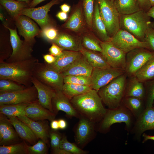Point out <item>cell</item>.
Masks as SVG:
<instances>
[{
    "label": "cell",
    "mask_w": 154,
    "mask_h": 154,
    "mask_svg": "<svg viewBox=\"0 0 154 154\" xmlns=\"http://www.w3.org/2000/svg\"><path fill=\"white\" fill-rule=\"evenodd\" d=\"M56 16L61 21H65L68 18L67 13L62 11L58 13Z\"/></svg>",
    "instance_id": "cell-51"
},
{
    "label": "cell",
    "mask_w": 154,
    "mask_h": 154,
    "mask_svg": "<svg viewBox=\"0 0 154 154\" xmlns=\"http://www.w3.org/2000/svg\"><path fill=\"white\" fill-rule=\"evenodd\" d=\"M93 67L82 55L60 74L62 76L81 75L90 77Z\"/></svg>",
    "instance_id": "cell-24"
},
{
    "label": "cell",
    "mask_w": 154,
    "mask_h": 154,
    "mask_svg": "<svg viewBox=\"0 0 154 154\" xmlns=\"http://www.w3.org/2000/svg\"><path fill=\"white\" fill-rule=\"evenodd\" d=\"M33 76L42 84L55 90L62 91L64 84L63 77L60 73L49 67L44 62H39L35 65Z\"/></svg>",
    "instance_id": "cell-7"
},
{
    "label": "cell",
    "mask_w": 154,
    "mask_h": 154,
    "mask_svg": "<svg viewBox=\"0 0 154 154\" xmlns=\"http://www.w3.org/2000/svg\"><path fill=\"white\" fill-rule=\"evenodd\" d=\"M6 27L10 32V40L13 51L10 56L5 62L12 63L27 60L32 57L31 44L26 42H23L20 39L16 29Z\"/></svg>",
    "instance_id": "cell-11"
},
{
    "label": "cell",
    "mask_w": 154,
    "mask_h": 154,
    "mask_svg": "<svg viewBox=\"0 0 154 154\" xmlns=\"http://www.w3.org/2000/svg\"><path fill=\"white\" fill-rule=\"evenodd\" d=\"M38 100L35 86L10 92H0V104L31 103Z\"/></svg>",
    "instance_id": "cell-10"
},
{
    "label": "cell",
    "mask_w": 154,
    "mask_h": 154,
    "mask_svg": "<svg viewBox=\"0 0 154 154\" xmlns=\"http://www.w3.org/2000/svg\"><path fill=\"white\" fill-rule=\"evenodd\" d=\"M41 34L46 39L52 42L56 38L58 35L56 29L50 25L42 29Z\"/></svg>",
    "instance_id": "cell-46"
},
{
    "label": "cell",
    "mask_w": 154,
    "mask_h": 154,
    "mask_svg": "<svg viewBox=\"0 0 154 154\" xmlns=\"http://www.w3.org/2000/svg\"><path fill=\"white\" fill-rule=\"evenodd\" d=\"M32 83L35 87L38 94V100L40 104L44 108L53 112L52 101L56 90L45 85L33 77Z\"/></svg>",
    "instance_id": "cell-22"
},
{
    "label": "cell",
    "mask_w": 154,
    "mask_h": 154,
    "mask_svg": "<svg viewBox=\"0 0 154 154\" xmlns=\"http://www.w3.org/2000/svg\"><path fill=\"white\" fill-rule=\"evenodd\" d=\"M29 104L22 103L0 104V113L3 114L8 117H18L26 116L25 109Z\"/></svg>",
    "instance_id": "cell-32"
},
{
    "label": "cell",
    "mask_w": 154,
    "mask_h": 154,
    "mask_svg": "<svg viewBox=\"0 0 154 154\" xmlns=\"http://www.w3.org/2000/svg\"><path fill=\"white\" fill-rule=\"evenodd\" d=\"M148 1L151 7L154 6V0H148Z\"/></svg>",
    "instance_id": "cell-58"
},
{
    "label": "cell",
    "mask_w": 154,
    "mask_h": 154,
    "mask_svg": "<svg viewBox=\"0 0 154 154\" xmlns=\"http://www.w3.org/2000/svg\"><path fill=\"white\" fill-rule=\"evenodd\" d=\"M82 46L84 48L91 51L101 52L100 45L102 42L99 39L89 35H85L81 38Z\"/></svg>",
    "instance_id": "cell-38"
},
{
    "label": "cell",
    "mask_w": 154,
    "mask_h": 154,
    "mask_svg": "<svg viewBox=\"0 0 154 154\" xmlns=\"http://www.w3.org/2000/svg\"><path fill=\"white\" fill-rule=\"evenodd\" d=\"M153 107L154 108V103L153 104Z\"/></svg>",
    "instance_id": "cell-60"
},
{
    "label": "cell",
    "mask_w": 154,
    "mask_h": 154,
    "mask_svg": "<svg viewBox=\"0 0 154 154\" xmlns=\"http://www.w3.org/2000/svg\"><path fill=\"white\" fill-rule=\"evenodd\" d=\"M60 147L70 154H86L88 153L82 149L75 144L69 142L65 135L62 136Z\"/></svg>",
    "instance_id": "cell-42"
},
{
    "label": "cell",
    "mask_w": 154,
    "mask_h": 154,
    "mask_svg": "<svg viewBox=\"0 0 154 154\" xmlns=\"http://www.w3.org/2000/svg\"><path fill=\"white\" fill-rule=\"evenodd\" d=\"M142 137H143V140L142 141L143 143L148 140L154 141V135H149L145 133H143L142 135Z\"/></svg>",
    "instance_id": "cell-55"
},
{
    "label": "cell",
    "mask_w": 154,
    "mask_h": 154,
    "mask_svg": "<svg viewBox=\"0 0 154 154\" xmlns=\"http://www.w3.org/2000/svg\"><path fill=\"white\" fill-rule=\"evenodd\" d=\"M148 15L154 19V6H152L147 12Z\"/></svg>",
    "instance_id": "cell-57"
},
{
    "label": "cell",
    "mask_w": 154,
    "mask_h": 154,
    "mask_svg": "<svg viewBox=\"0 0 154 154\" xmlns=\"http://www.w3.org/2000/svg\"><path fill=\"white\" fill-rule=\"evenodd\" d=\"M17 0L18 1H23V2H25V3H28L31 0Z\"/></svg>",
    "instance_id": "cell-59"
},
{
    "label": "cell",
    "mask_w": 154,
    "mask_h": 154,
    "mask_svg": "<svg viewBox=\"0 0 154 154\" xmlns=\"http://www.w3.org/2000/svg\"><path fill=\"white\" fill-rule=\"evenodd\" d=\"M151 23L150 17L143 10L130 14H120V29L128 32L142 41H145V33Z\"/></svg>",
    "instance_id": "cell-3"
},
{
    "label": "cell",
    "mask_w": 154,
    "mask_h": 154,
    "mask_svg": "<svg viewBox=\"0 0 154 154\" xmlns=\"http://www.w3.org/2000/svg\"><path fill=\"white\" fill-rule=\"evenodd\" d=\"M94 0H83L82 8L85 22L87 26L92 29V23L94 9Z\"/></svg>",
    "instance_id": "cell-40"
},
{
    "label": "cell",
    "mask_w": 154,
    "mask_h": 154,
    "mask_svg": "<svg viewBox=\"0 0 154 154\" xmlns=\"http://www.w3.org/2000/svg\"><path fill=\"white\" fill-rule=\"evenodd\" d=\"M59 0H52L46 4L36 8H25L20 15L29 17L35 20L42 29L50 25V20L48 13L53 5L58 4Z\"/></svg>",
    "instance_id": "cell-14"
},
{
    "label": "cell",
    "mask_w": 154,
    "mask_h": 154,
    "mask_svg": "<svg viewBox=\"0 0 154 154\" xmlns=\"http://www.w3.org/2000/svg\"><path fill=\"white\" fill-rule=\"evenodd\" d=\"M114 3L120 14H129L142 10L138 0H114Z\"/></svg>",
    "instance_id": "cell-34"
},
{
    "label": "cell",
    "mask_w": 154,
    "mask_h": 154,
    "mask_svg": "<svg viewBox=\"0 0 154 154\" xmlns=\"http://www.w3.org/2000/svg\"><path fill=\"white\" fill-rule=\"evenodd\" d=\"M84 22L82 7L78 6L72 13L64 27L72 31L79 32L84 29Z\"/></svg>",
    "instance_id": "cell-28"
},
{
    "label": "cell",
    "mask_w": 154,
    "mask_h": 154,
    "mask_svg": "<svg viewBox=\"0 0 154 154\" xmlns=\"http://www.w3.org/2000/svg\"><path fill=\"white\" fill-rule=\"evenodd\" d=\"M50 126L51 128L54 130L58 129H59L58 121L54 119L51 121Z\"/></svg>",
    "instance_id": "cell-52"
},
{
    "label": "cell",
    "mask_w": 154,
    "mask_h": 154,
    "mask_svg": "<svg viewBox=\"0 0 154 154\" xmlns=\"http://www.w3.org/2000/svg\"><path fill=\"white\" fill-rule=\"evenodd\" d=\"M112 0V1H114V0Z\"/></svg>",
    "instance_id": "cell-61"
},
{
    "label": "cell",
    "mask_w": 154,
    "mask_h": 154,
    "mask_svg": "<svg viewBox=\"0 0 154 154\" xmlns=\"http://www.w3.org/2000/svg\"><path fill=\"white\" fill-rule=\"evenodd\" d=\"M58 121L60 129H64L66 128L67 123L65 120L63 119H60Z\"/></svg>",
    "instance_id": "cell-53"
},
{
    "label": "cell",
    "mask_w": 154,
    "mask_h": 154,
    "mask_svg": "<svg viewBox=\"0 0 154 154\" xmlns=\"http://www.w3.org/2000/svg\"><path fill=\"white\" fill-rule=\"evenodd\" d=\"M43 58L45 62L47 64H51L54 62L56 60V57L50 54H46L44 55Z\"/></svg>",
    "instance_id": "cell-50"
},
{
    "label": "cell",
    "mask_w": 154,
    "mask_h": 154,
    "mask_svg": "<svg viewBox=\"0 0 154 154\" xmlns=\"http://www.w3.org/2000/svg\"><path fill=\"white\" fill-rule=\"evenodd\" d=\"M140 6L142 10L147 12L151 7L148 0H138Z\"/></svg>",
    "instance_id": "cell-49"
},
{
    "label": "cell",
    "mask_w": 154,
    "mask_h": 154,
    "mask_svg": "<svg viewBox=\"0 0 154 154\" xmlns=\"http://www.w3.org/2000/svg\"><path fill=\"white\" fill-rule=\"evenodd\" d=\"M125 70L110 67L105 68H93L90 76L91 87L97 92L113 79L124 74Z\"/></svg>",
    "instance_id": "cell-12"
},
{
    "label": "cell",
    "mask_w": 154,
    "mask_h": 154,
    "mask_svg": "<svg viewBox=\"0 0 154 154\" xmlns=\"http://www.w3.org/2000/svg\"><path fill=\"white\" fill-rule=\"evenodd\" d=\"M28 146L24 140L9 145H0V154H28Z\"/></svg>",
    "instance_id": "cell-37"
},
{
    "label": "cell",
    "mask_w": 154,
    "mask_h": 154,
    "mask_svg": "<svg viewBox=\"0 0 154 154\" xmlns=\"http://www.w3.org/2000/svg\"><path fill=\"white\" fill-rule=\"evenodd\" d=\"M27 88L13 81L0 80V92H10L23 89Z\"/></svg>",
    "instance_id": "cell-41"
},
{
    "label": "cell",
    "mask_w": 154,
    "mask_h": 154,
    "mask_svg": "<svg viewBox=\"0 0 154 154\" xmlns=\"http://www.w3.org/2000/svg\"><path fill=\"white\" fill-rule=\"evenodd\" d=\"M16 19L19 33L24 38L25 42L31 44L39 32L38 27L32 20L24 15H19Z\"/></svg>",
    "instance_id": "cell-19"
},
{
    "label": "cell",
    "mask_w": 154,
    "mask_h": 154,
    "mask_svg": "<svg viewBox=\"0 0 154 154\" xmlns=\"http://www.w3.org/2000/svg\"><path fill=\"white\" fill-rule=\"evenodd\" d=\"M8 117L20 138L32 145L36 143L38 139L27 125L17 117Z\"/></svg>",
    "instance_id": "cell-26"
},
{
    "label": "cell",
    "mask_w": 154,
    "mask_h": 154,
    "mask_svg": "<svg viewBox=\"0 0 154 154\" xmlns=\"http://www.w3.org/2000/svg\"><path fill=\"white\" fill-rule=\"evenodd\" d=\"M0 2L9 13L15 18L20 15L26 6L25 4L23 1L14 0H0Z\"/></svg>",
    "instance_id": "cell-36"
},
{
    "label": "cell",
    "mask_w": 154,
    "mask_h": 154,
    "mask_svg": "<svg viewBox=\"0 0 154 154\" xmlns=\"http://www.w3.org/2000/svg\"><path fill=\"white\" fill-rule=\"evenodd\" d=\"M101 53L112 67L125 70L126 54L114 45L110 41L102 42Z\"/></svg>",
    "instance_id": "cell-13"
},
{
    "label": "cell",
    "mask_w": 154,
    "mask_h": 154,
    "mask_svg": "<svg viewBox=\"0 0 154 154\" xmlns=\"http://www.w3.org/2000/svg\"><path fill=\"white\" fill-rule=\"evenodd\" d=\"M28 154H46L48 151L47 143L40 139L32 146H28Z\"/></svg>",
    "instance_id": "cell-44"
},
{
    "label": "cell",
    "mask_w": 154,
    "mask_h": 154,
    "mask_svg": "<svg viewBox=\"0 0 154 154\" xmlns=\"http://www.w3.org/2000/svg\"><path fill=\"white\" fill-rule=\"evenodd\" d=\"M60 7L62 11L66 13L70 11V6L66 3L61 5Z\"/></svg>",
    "instance_id": "cell-54"
},
{
    "label": "cell",
    "mask_w": 154,
    "mask_h": 154,
    "mask_svg": "<svg viewBox=\"0 0 154 154\" xmlns=\"http://www.w3.org/2000/svg\"><path fill=\"white\" fill-rule=\"evenodd\" d=\"M145 98L146 108L153 106L154 102V79L147 82Z\"/></svg>",
    "instance_id": "cell-45"
},
{
    "label": "cell",
    "mask_w": 154,
    "mask_h": 154,
    "mask_svg": "<svg viewBox=\"0 0 154 154\" xmlns=\"http://www.w3.org/2000/svg\"><path fill=\"white\" fill-rule=\"evenodd\" d=\"M26 115L35 121L54 119L56 114L42 106L38 100L29 104L25 109Z\"/></svg>",
    "instance_id": "cell-21"
},
{
    "label": "cell",
    "mask_w": 154,
    "mask_h": 154,
    "mask_svg": "<svg viewBox=\"0 0 154 154\" xmlns=\"http://www.w3.org/2000/svg\"><path fill=\"white\" fill-rule=\"evenodd\" d=\"M143 100L136 97H124L121 105L129 110L136 119L146 108L145 105L143 104Z\"/></svg>",
    "instance_id": "cell-31"
},
{
    "label": "cell",
    "mask_w": 154,
    "mask_h": 154,
    "mask_svg": "<svg viewBox=\"0 0 154 154\" xmlns=\"http://www.w3.org/2000/svg\"><path fill=\"white\" fill-rule=\"evenodd\" d=\"M82 55L80 51L63 50L62 54L56 57L54 62L46 64L50 68L60 73Z\"/></svg>",
    "instance_id": "cell-23"
},
{
    "label": "cell",
    "mask_w": 154,
    "mask_h": 154,
    "mask_svg": "<svg viewBox=\"0 0 154 154\" xmlns=\"http://www.w3.org/2000/svg\"><path fill=\"white\" fill-rule=\"evenodd\" d=\"M154 57V50L145 48L132 50L126 54L125 72L133 76L136 72Z\"/></svg>",
    "instance_id": "cell-9"
},
{
    "label": "cell",
    "mask_w": 154,
    "mask_h": 154,
    "mask_svg": "<svg viewBox=\"0 0 154 154\" xmlns=\"http://www.w3.org/2000/svg\"><path fill=\"white\" fill-rule=\"evenodd\" d=\"M110 41L126 53L138 48H145L153 50L148 43L139 40L130 33L121 29L111 38Z\"/></svg>",
    "instance_id": "cell-8"
},
{
    "label": "cell",
    "mask_w": 154,
    "mask_h": 154,
    "mask_svg": "<svg viewBox=\"0 0 154 154\" xmlns=\"http://www.w3.org/2000/svg\"><path fill=\"white\" fill-rule=\"evenodd\" d=\"M92 89L89 86L64 83L62 91L70 100L73 98L84 94Z\"/></svg>",
    "instance_id": "cell-35"
},
{
    "label": "cell",
    "mask_w": 154,
    "mask_h": 154,
    "mask_svg": "<svg viewBox=\"0 0 154 154\" xmlns=\"http://www.w3.org/2000/svg\"><path fill=\"white\" fill-rule=\"evenodd\" d=\"M133 76L142 82L154 79V57L146 62Z\"/></svg>",
    "instance_id": "cell-33"
},
{
    "label": "cell",
    "mask_w": 154,
    "mask_h": 154,
    "mask_svg": "<svg viewBox=\"0 0 154 154\" xmlns=\"http://www.w3.org/2000/svg\"><path fill=\"white\" fill-rule=\"evenodd\" d=\"M19 136L8 117L0 113V145L7 146L20 142Z\"/></svg>",
    "instance_id": "cell-16"
},
{
    "label": "cell",
    "mask_w": 154,
    "mask_h": 154,
    "mask_svg": "<svg viewBox=\"0 0 154 154\" xmlns=\"http://www.w3.org/2000/svg\"><path fill=\"white\" fill-rule=\"evenodd\" d=\"M62 136L55 130L50 131L49 138L51 147V153L54 154H70L60 147Z\"/></svg>",
    "instance_id": "cell-39"
},
{
    "label": "cell",
    "mask_w": 154,
    "mask_h": 154,
    "mask_svg": "<svg viewBox=\"0 0 154 154\" xmlns=\"http://www.w3.org/2000/svg\"><path fill=\"white\" fill-rule=\"evenodd\" d=\"M45 0H32L30 4V7L31 8H33L39 3Z\"/></svg>",
    "instance_id": "cell-56"
},
{
    "label": "cell",
    "mask_w": 154,
    "mask_h": 154,
    "mask_svg": "<svg viewBox=\"0 0 154 154\" xmlns=\"http://www.w3.org/2000/svg\"><path fill=\"white\" fill-rule=\"evenodd\" d=\"M53 112L56 114L60 111L64 112L68 116L79 117L80 115L74 108L70 100L62 91L56 90L52 101Z\"/></svg>",
    "instance_id": "cell-17"
},
{
    "label": "cell",
    "mask_w": 154,
    "mask_h": 154,
    "mask_svg": "<svg viewBox=\"0 0 154 154\" xmlns=\"http://www.w3.org/2000/svg\"><path fill=\"white\" fill-rule=\"evenodd\" d=\"M52 42L57 44L63 50L79 52L83 48L81 38L66 33L58 35Z\"/></svg>",
    "instance_id": "cell-25"
},
{
    "label": "cell",
    "mask_w": 154,
    "mask_h": 154,
    "mask_svg": "<svg viewBox=\"0 0 154 154\" xmlns=\"http://www.w3.org/2000/svg\"><path fill=\"white\" fill-rule=\"evenodd\" d=\"M145 39V41L149 44L154 50V26L152 23L146 31Z\"/></svg>",
    "instance_id": "cell-47"
},
{
    "label": "cell",
    "mask_w": 154,
    "mask_h": 154,
    "mask_svg": "<svg viewBox=\"0 0 154 154\" xmlns=\"http://www.w3.org/2000/svg\"><path fill=\"white\" fill-rule=\"evenodd\" d=\"M126 75L124 74L113 79L98 92L102 102L109 109L117 108L124 97Z\"/></svg>",
    "instance_id": "cell-4"
},
{
    "label": "cell",
    "mask_w": 154,
    "mask_h": 154,
    "mask_svg": "<svg viewBox=\"0 0 154 154\" xmlns=\"http://www.w3.org/2000/svg\"><path fill=\"white\" fill-rule=\"evenodd\" d=\"M132 77L126 85L124 97H135L143 100L145 99L146 91L142 82L135 76Z\"/></svg>",
    "instance_id": "cell-30"
},
{
    "label": "cell",
    "mask_w": 154,
    "mask_h": 154,
    "mask_svg": "<svg viewBox=\"0 0 154 154\" xmlns=\"http://www.w3.org/2000/svg\"><path fill=\"white\" fill-rule=\"evenodd\" d=\"M63 51V49L56 44L52 43L49 49L50 54L56 57L61 55Z\"/></svg>",
    "instance_id": "cell-48"
},
{
    "label": "cell",
    "mask_w": 154,
    "mask_h": 154,
    "mask_svg": "<svg viewBox=\"0 0 154 154\" xmlns=\"http://www.w3.org/2000/svg\"><path fill=\"white\" fill-rule=\"evenodd\" d=\"M80 52L93 68H105L111 67L101 52L89 50L83 47Z\"/></svg>",
    "instance_id": "cell-29"
},
{
    "label": "cell",
    "mask_w": 154,
    "mask_h": 154,
    "mask_svg": "<svg viewBox=\"0 0 154 154\" xmlns=\"http://www.w3.org/2000/svg\"><path fill=\"white\" fill-rule=\"evenodd\" d=\"M64 83H70L91 86L90 77L81 75H69L63 76Z\"/></svg>",
    "instance_id": "cell-43"
},
{
    "label": "cell",
    "mask_w": 154,
    "mask_h": 154,
    "mask_svg": "<svg viewBox=\"0 0 154 154\" xmlns=\"http://www.w3.org/2000/svg\"><path fill=\"white\" fill-rule=\"evenodd\" d=\"M70 100L80 115L95 123L101 121L107 111L98 92L93 89Z\"/></svg>",
    "instance_id": "cell-2"
},
{
    "label": "cell",
    "mask_w": 154,
    "mask_h": 154,
    "mask_svg": "<svg viewBox=\"0 0 154 154\" xmlns=\"http://www.w3.org/2000/svg\"><path fill=\"white\" fill-rule=\"evenodd\" d=\"M96 1L94 5L92 29L102 42L110 41L111 38L108 35L105 26L101 17L98 4Z\"/></svg>",
    "instance_id": "cell-27"
},
{
    "label": "cell",
    "mask_w": 154,
    "mask_h": 154,
    "mask_svg": "<svg viewBox=\"0 0 154 154\" xmlns=\"http://www.w3.org/2000/svg\"><path fill=\"white\" fill-rule=\"evenodd\" d=\"M134 118L130 111L121 105L116 108L109 109L101 120L98 130L105 133L109 130L113 124L122 122L125 123L127 129L129 130L134 124Z\"/></svg>",
    "instance_id": "cell-6"
},
{
    "label": "cell",
    "mask_w": 154,
    "mask_h": 154,
    "mask_svg": "<svg viewBox=\"0 0 154 154\" xmlns=\"http://www.w3.org/2000/svg\"><path fill=\"white\" fill-rule=\"evenodd\" d=\"M17 117L30 128L38 139H39L47 144L48 143L50 131L48 122L46 120L35 121L26 116Z\"/></svg>",
    "instance_id": "cell-20"
},
{
    "label": "cell",
    "mask_w": 154,
    "mask_h": 154,
    "mask_svg": "<svg viewBox=\"0 0 154 154\" xmlns=\"http://www.w3.org/2000/svg\"><path fill=\"white\" fill-rule=\"evenodd\" d=\"M101 17L108 36L112 38L120 29V14L112 0H96Z\"/></svg>",
    "instance_id": "cell-5"
},
{
    "label": "cell",
    "mask_w": 154,
    "mask_h": 154,
    "mask_svg": "<svg viewBox=\"0 0 154 154\" xmlns=\"http://www.w3.org/2000/svg\"><path fill=\"white\" fill-rule=\"evenodd\" d=\"M154 129V108H146L136 119L133 131L137 137H140L144 132Z\"/></svg>",
    "instance_id": "cell-18"
},
{
    "label": "cell",
    "mask_w": 154,
    "mask_h": 154,
    "mask_svg": "<svg viewBox=\"0 0 154 154\" xmlns=\"http://www.w3.org/2000/svg\"><path fill=\"white\" fill-rule=\"evenodd\" d=\"M79 117L75 131V140L78 145L83 147L93 137L95 122L82 116L80 115Z\"/></svg>",
    "instance_id": "cell-15"
},
{
    "label": "cell",
    "mask_w": 154,
    "mask_h": 154,
    "mask_svg": "<svg viewBox=\"0 0 154 154\" xmlns=\"http://www.w3.org/2000/svg\"><path fill=\"white\" fill-rule=\"evenodd\" d=\"M38 60L30 58L12 63H0V80H9L26 87L32 86V79L34 67Z\"/></svg>",
    "instance_id": "cell-1"
}]
</instances>
